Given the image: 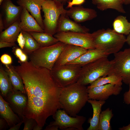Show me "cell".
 I'll list each match as a JSON object with an SVG mask.
<instances>
[{
	"label": "cell",
	"mask_w": 130,
	"mask_h": 130,
	"mask_svg": "<svg viewBox=\"0 0 130 130\" xmlns=\"http://www.w3.org/2000/svg\"><path fill=\"white\" fill-rule=\"evenodd\" d=\"M14 66L23 80L27 97L24 115L34 119L43 127L49 117L62 109L59 101L61 88L54 81L50 70L36 67L27 61Z\"/></svg>",
	"instance_id": "cell-1"
},
{
	"label": "cell",
	"mask_w": 130,
	"mask_h": 130,
	"mask_svg": "<svg viewBox=\"0 0 130 130\" xmlns=\"http://www.w3.org/2000/svg\"><path fill=\"white\" fill-rule=\"evenodd\" d=\"M85 86L77 82L61 88L60 103L63 110L71 116L75 117L89 99Z\"/></svg>",
	"instance_id": "cell-2"
},
{
	"label": "cell",
	"mask_w": 130,
	"mask_h": 130,
	"mask_svg": "<svg viewBox=\"0 0 130 130\" xmlns=\"http://www.w3.org/2000/svg\"><path fill=\"white\" fill-rule=\"evenodd\" d=\"M91 33L95 48L108 56L120 51L126 42L124 35L116 32L113 29H102Z\"/></svg>",
	"instance_id": "cell-3"
},
{
	"label": "cell",
	"mask_w": 130,
	"mask_h": 130,
	"mask_svg": "<svg viewBox=\"0 0 130 130\" xmlns=\"http://www.w3.org/2000/svg\"><path fill=\"white\" fill-rule=\"evenodd\" d=\"M114 61L103 57L82 66L77 82L86 86L98 78L113 74Z\"/></svg>",
	"instance_id": "cell-4"
},
{
	"label": "cell",
	"mask_w": 130,
	"mask_h": 130,
	"mask_svg": "<svg viewBox=\"0 0 130 130\" xmlns=\"http://www.w3.org/2000/svg\"><path fill=\"white\" fill-rule=\"evenodd\" d=\"M66 44L59 41L52 46L40 47L28 55L29 62L36 67L51 70Z\"/></svg>",
	"instance_id": "cell-5"
},
{
	"label": "cell",
	"mask_w": 130,
	"mask_h": 130,
	"mask_svg": "<svg viewBox=\"0 0 130 130\" xmlns=\"http://www.w3.org/2000/svg\"><path fill=\"white\" fill-rule=\"evenodd\" d=\"M64 5L55 0L45 1L42 6L44 19L43 20L44 32L52 36L57 33V29L60 16L66 13Z\"/></svg>",
	"instance_id": "cell-6"
},
{
	"label": "cell",
	"mask_w": 130,
	"mask_h": 130,
	"mask_svg": "<svg viewBox=\"0 0 130 130\" xmlns=\"http://www.w3.org/2000/svg\"><path fill=\"white\" fill-rule=\"evenodd\" d=\"M82 66L75 64L54 65L50 70L54 81L59 88H62L77 82L79 78Z\"/></svg>",
	"instance_id": "cell-7"
},
{
	"label": "cell",
	"mask_w": 130,
	"mask_h": 130,
	"mask_svg": "<svg viewBox=\"0 0 130 130\" xmlns=\"http://www.w3.org/2000/svg\"><path fill=\"white\" fill-rule=\"evenodd\" d=\"M59 41L87 49L95 48L91 33L72 32H58L53 36Z\"/></svg>",
	"instance_id": "cell-8"
},
{
	"label": "cell",
	"mask_w": 130,
	"mask_h": 130,
	"mask_svg": "<svg viewBox=\"0 0 130 130\" xmlns=\"http://www.w3.org/2000/svg\"><path fill=\"white\" fill-rule=\"evenodd\" d=\"M113 74L121 77L127 84L130 83V48L114 54Z\"/></svg>",
	"instance_id": "cell-9"
},
{
	"label": "cell",
	"mask_w": 130,
	"mask_h": 130,
	"mask_svg": "<svg viewBox=\"0 0 130 130\" xmlns=\"http://www.w3.org/2000/svg\"><path fill=\"white\" fill-rule=\"evenodd\" d=\"M54 121L51 122L49 125L57 126L62 130H68L73 128L77 130H83V125L86 120L85 117L77 115L71 116L64 110L59 109L52 116Z\"/></svg>",
	"instance_id": "cell-10"
},
{
	"label": "cell",
	"mask_w": 130,
	"mask_h": 130,
	"mask_svg": "<svg viewBox=\"0 0 130 130\" xmlns=\"http://www.w3.org/2000/svg\"><path fill=\"white\" fill-rule=\"evenodd\" d=\"M87 89L89 99L105 101L111 95L119 94L122 88L121 86L109 84Z\"/></svg>",
	"instance_id": "cell-11"
},
{
	"label": "cell",
	"mask_w": 130,
	"mask_h": 130,
	"mask_svg": "<svg viewBox=\"0 0 130 130\" xmlns=\"http://www.w3.org/2000/svg\"><path fill=\"white\" fill-rule=\"evenodd\" d=\"M13 111L22 119L24 113L27 103L26 94L20 91L13 90L4 98Z\"/></svg>",
	"instance_id": "cell-12"
},
{
	"label": "cell",
	"mask_w": 130,
	"mask_h": 130,
	"mask_svg": "<svg viewBox=\"0 0 130 130\" xmlns=\"http://www.w3.org/2000/svg\"><path fill=\"white\" fill-rule=\"evenodd\" d=\"M1 5L2 11L1 13L5 29L20 20L23 7L15 5L11 0H4Z\"/></svg>",
	"instance_id": "cell-13"
},
{
	"label": "cell",
	"mask_w": 130,
	"mask_h": 130,
	"mask_svg": "<svg viewBox=\"0 0 130 130\" xmlns=\"http://www.w3.org/2000/svg\"><path fill=\"white\" fill-rule=\"evenodd\" d=\"M66 14L69 17L78 23L91 20L97 16L95 10L85 8L81 5L70 8L67 10Z\"/></svg>",
	"instance_id": "cell-14"
},
{
	"label": "cell",
	"mask_w": 130,
	"mask_h": 130,
	"mask_svg": "<svg viewBox=\"0 0 130 130\" xmlns=\"http://www.w3.org/2000/svg\"><path fill=\"white\" fill-rule=\"evenodd\" d=\"M87 50L80 47L67 44L54 65H61L67 64L77 58Z\"/></svg>",
	"instance_id": "cell-15"
},
{
	"label": "cell",
	"mask_w": 130,
	"mask_h": 130,
	"mask_svg": "<svg viewBox=\"0 0 130 130\" xmlns=\"http://www.w3.org/2000/svg\"><path fill=\"white\" fill-rule=\"evenodd\" d=\"M89 31V29L85 26L71 20L66 13L60 16L57 29V33L69 31L87 33Z\"/></svg>",
	"instance_id": "cell-16"
},
{
	"label": "cell",
	"mask_w": 130,
	"mask_h": 130,
	"mask_svg": "<svg viewBox=\"0 0 130 130\" xmlns=\"http://www.w3.org/2000/svg\"><path fill=\"white\" fill-rule=\"evenodd\" d=\"M44 1V0H17L16 1L19 6L25 8L30 12L43 29V20L41 15V10Z\"/></svg>",
	"instance_id": "cell-17"
},
{
	"label": "cell",
	"mask_w": 130,
	"mask_h": 130,
	"mask_svg": "<svg viewBox=\"0 0 130 130\" xmlns=\"http://www.w3.org/2000/svg\"><path fill=\"white\" fill-rule=\"evenodd\" d=\"M20 25L21 31L28 32H44V31L28 11L23 7L20 17Z\"/></svg>",
	"instance_id": "cell-18"
},
{
	"label": "cell",
	"mask_w": 130,
	"mask_h": 130,
	"mask_svg": "<svg viewBox=\"0 0 130 130\" xmlns=\"http://www.w3.org/2000/svg\"><path fill=\"white\" fill-rule=\"evenodd\" d=\"M0 114L1 117L5 119L10 128L20 122L21 120L15 114L8 103L0 95Z\"/></svg>",
	"instance_id": "cell-19"
},
{
	"label": "cell",
	"mask_w": 130,
	"mask_h": 130,
	"mask_svg": "<svg viewBox=\"0 0 130 130\" xmlns=\"http://www.w3.org/2000/svg\"><path fill=\"white\" fill-rule=\"evenodd\" d=\"M108 56L99 49L96 48L90 49L77 58L67 64H79L82 66L100 58Z\"/></svg>",
	"instance_id": "cell-20"
},
{
	"label": "cell",
	"mask_w": 130,
	"mask_h": 130,
	"mask_svg": "<svg viewBox=\"0 0 130 130\" xmlns=\"http://www.w3.org/2000/svg\"><path fill=\"white\" fill-rule=\"evenodd\" d=\"M88 102L91 105L93 109V115L92 118L89 119L88 122L90 124V126L87 130H98L102 107L105 103V101L89 99Z\"/></svg>",
	"instance_id": "cell-21"
},
{
	"label": "cell",
	"mask_w": 130,
	"mask_h": 130,
	"mask_svg": "<svg viewBox=\"0 0 130 130\" xmlns=\"http://www.w3.org/2000/svg\"><path fill=\"white\" fill-rule=\"evenodd\" d=\"M92 3L101 11L112 9L122 13H126L122 0H92Z\"/></svg>",
	"instance_id": "cell-22"
},
{
	"label": "cell",
	"mask_w": 130,
	"mask_h": 130,
	"mask_svg": "<svg viewBox=\"0 0 130 130\" xmlns=\"http://www.w3.org/2000/svg\"><path fill=\"white\" fill-rule=\"evenodd\" d=\"M20 22V20L0 32V41L15 43L17 41L18 36L21 31Z\"/></svg>",
	"instance_id": "cell-23"
},
{
	"label": "cell",
	"mask_w": 130,
	"mask_h": 130,
	"mask_svg": "<svg viewBox=\"0 0 130 130\" xmlns=\"http://www.w3.org/2000/svg\"><path fill=\"white\" fill-rule=\"evenodd\" d=\"M5 69L8 76L13 90L26 94L22 79L14 67L11 65H5Z\"/></svg>",
	"instance_id": "cell-24"
},
{
	"label": "cell",
	"mask_w": 130,
	"mask_h": 130,
	"mask_svg": "<svg viewBox=\"0 0 130 130\" xmlns=\"http://www.w3.org/2000/svg\"><path fill=\"white\" fill-rule=\"evenodd\" d=\"M41 47H47L54 45L59 41L56 38L45 32H28Z\"/></svg>",
	"instance_id": "cell-25"
},
{
	"label": "cell",
	"mask_w": 130,
	"mask_h": 130,
	"mask_svg": "<svg viewBox=\"0 0 130 130\" xmlns=\"http://www.w3.org/2000/svg\"><path fill=\"white\" fill-rule=\"evenodd\" d=\"M0 90L1 95L4 98L13 90L8 74L2 63L0 65Z\"/></svg>",
	"instance_id": "cell-26"
},
{
	"label": "cell",
	"mask_w": 130,
	"mask_h": 130,
	"mask_svg": "<svg viewBox=\"0 0 130 130\" xmlns=\"http://www.w3.org/2000/svg\"><path fill=\"white\" fill-rule=\"evenodd\" d=\"M112 26L113 29L118 33L128 35L130 33V22L125 16H117L113 21Z\"/></svg>",
	"instance_id": "cell-27"
},
{
	"label": "cell",
	"mask_w": 130,
	"mask_h": 130,
	"mask_svg": "<svg viewBox=\"0 0 130 130\" xmlns=\"http://www.w3.org/2000/svg\"><path fill=\"white\" fill-rule=\"evenodd\" d=\"M122 79L121 77L113 74L98 78L91 84L87 88H90L109 84L122 86Z\"/></svg>",
	"instance_id": "cell-28"
},
{
	"label": "cell",
	"mask_w": 130,
	"mask_h": 130,
	"mask_svg": "<svg viewBox=\"0 0 130 130\" xmlns=\"http://www.w3.org/2000/svg\"><path fill=\"white\" fill-rule=\"evenodd\" d=\"M113 116L112 110L108 108L101 112L99 118L98 130H111L110 120Z\"/></svg>",
	"instance_id": "cell-29"
},
{
	"label": "cell",
	"mask_w": 130,
	"mask_h": 130,
	"mask_svg": "<svg viewBox=\"0 0 130 130\" xmlns=\"http://www.w3.org/2000/svg\"><path fill=\"white\" fill-rule=\"evenodd\" d=\"M21 32L25 40V44L23 50L25 53L29 55L41 47L29 32Z\"/></svg>",
	"instance_id": "cell-30"
},
{
	"label": "cell",
	"mask_w": 130,
	"mask_h": 130,
	"mask_svg": "<svg viewBox=\"0 0 130 130\" xmlns=\"http://www.w3.org/2000/svg\"><path fill=\"white\" fill-rule=\"evenodd\" d=\"M12 52L19 59L20 63H24L27 61L28 57L21 49L17 46L13 47Z\"/></svg>",
	"instance_id": "cell-31"
},
{
	"label": "cell",
	"mask_w": 130,
	"mask_h": 130,
	"mask_svg": "<svg viewBox=\"0 0 130 130\" xmlns=\"http://www.w3.org/2000/svg\"><path fill=\"white\" fill-rule=\"evenodd\" d=\"M22 119L24 123L23 130H32L34 127L38 124L36 121L32 118H28L23 115Z\"/></svg>",
	"instance_id": "cell-32"
},
{
	"label": "cell",
	"mask_w": 130,
	"mask_h": 130,
	"mask_svg": "<svg viewBox=\"0 0 130 130\" xmlns=\"http://www.w3.org/2000/svg\"><path fill=\"white\" fill-rule=\"evenodd\" d=\"M0 59L1 63L5 65H11L12 62L11 57L7 54L5 53L1 55Z\"/></svg>",
	"instance_id": "cell-33"
},
{
	"label": "cell",
	"mask_w": 130,
	"mask_h": 130,
	"mask_svg": "<svg viewBox=\"0 0 130 130\" xmlns=\"http://www.w3.org/2000/svg\"><path fill=\"white\" fill-rule=\"evenodd\" d=\"M16 41L20 47L23 50L25 43V38L21 31L18 36Z\"/></svg>",
	"instance_id": "cell-34"
},
{
	"label": "cell",
	"mask_w": 130,
	"mask_h": 130,
	"mask_svg": "<svg viewBox=\"0 0 130 130\" xmlns=\"http://www.w3.org/2000/svg\"><path fill=\"white\" fill-rule=\"evenodd\" d=\"M85 0H71L67 2V8H70L74 5H81L85 2Z\"/></svg>",
	"instance_id": "cell-35"
},
{
	"label": "cell",
	"mask_w": 130,
	"mask_h": 130,
	"mask_svg": "<svg viewBox=\"0 0 130 130\" xmlns=\"http://www.w3.org/2000/svg\"><path fill=\"white\" fill-rule=\"evenodd\" d=\"M129 85L128 91L125 92L123 95L124 101L125 104H130V83Z\"/></svg>",
	"instance_id": "cell-36"
},
{
	"label": "cell",
	"mask_w": 130,
	"mask_h": 130,
	"mask_svg": "<svg viewBox=\"0 0 130 130\" xmlns=\"http://www.w3.org/2000/svg\"><path fill=\"white\" fill-rule=\"evenodd\" d=\"M9 127V126L6 120L1 117L0 118V130H6Z\"/></svg>",
	"instance_id": "cell-37"
},
{
	"label": "cell",
	"mask_w": 130,
	"mask_h": 130,
	"mask_svg": "<svg viewBox=\"0 0 130 130\" xmlns=\"http://www.w3.org/2000/svg\"><path fill=\"white\" fill-rule=\"evenodd\" d=\"M17 45L15 43H12L8 42L0 41V48L6 47H12L16 46Z\"/></svg>",
	"instance_id": "cell-38"
},
{
	"label": "cell",
	"mask_w": 130,
	"mask_h": 130,
	"mask_svg": "<svg viewBox=\"0 0 130 130\" xmlns=\"http://www.w3.org/2000/svg\"><path fill=\"white\" fill-rule=\"evenodd\" d=\"M23 123V121L22 119L21 120V121L14 125L12 127L10 128L8 130H19L22 124Z\"/></svg>",
	"instance_id": "cell-39"
},
{
	"label": "cell",
	"mask_w": 130,
	"mask_h": 130,
	"mask_svg": "<svg viewBox=\"0 0 130 130\" xmlns=\"http://www.w3.org/2000/svg\"><path fill=\"white\" fill-rule=\"evenodd\" d=\"M59 128L55 125H49L46 126L45 130H58Z\"/></svg>",
	"instance_id": "cell-40"
},
{
	"label": "cell",
	"mask_w": 130,
	"mask_h": 130,
	"mask_svg": "<svg viewBox=\"0 0 130 130\" xmlns=\"http://www.w3.org/2000/svg\"><path fill=\"white\" fill-rule=\"evenodd\" d=\"M5 29V27L2 18V15L1 13L0 14V32H1Z\"/></svg>",
	"instance_id": "cell-41"
},
{
	"label": "cell",
	"mask_w": 130,
	"mask_h": 130,
	"mask_svg": "<svg viewBox=\"0 0 130 130\" xmlns=\"http://www.w3.org/2000/svg\"><path fill=\"white\" fill-rule=\"evenodd\" d=\"M120 130H130V124L126 126H124L119 128Z\"/></svg>",
	"instance_id": "cell-42"
},
{
	"label": "cell",
	"mask_w": 130,
	"mask_h": 130,
	"mask_svg": "<svg viewBox=\"0 0 130 130\" xmlns=\"http://www.w3.org/2000/svg\"><path fill=\"white\" fill-rule=\"evenodd\" d=\"M43 127L39 126L38 124L36 125L33 128V130H42Z\"/></svg>",
	"instance_id": "cell-43"
},
{
	"label": "cell",
	"mask_w": 130,
	"mask_h": 130,
	"mask_svg": "<svg viewBox=\"0 0 130 130\" xmlns=\"http://www.w3.org/2000/svg\"><path fill=\"white\" fill-rule=\"evenodd\" d=\"M58 1L63 4L64 5L67 2L71 0H55Z\"/></svg>",
	"instance_id": "cell-44"
},
{
	"label": "cell",
	"mask_w": 130,
	"mask_h": 130,
	"mask_svg": "<svg viewBox=\"0 0 130 130\" xmlns=\"http://www.w3.org/2000/svg\"><path fill=\"white\" fill-rule=\"evenodd\" d=\"M126 43L130 46V33L128 35L126 38Z\"/></svg>",
	"instance_id": "cell-45"
},
{
	"label": "cell",
	"mask_w": 130,
	"mask_h": 130,
	"mask_svg": "<svg viewBox=\"0 0 130 130\" xmlns=\"http://www.w3.org/2000/svg\"><path fill=\"white\" fill-rule=\"evenodd\" d=\"M124 4L125 5H128L130 4V0H122Z\"/></svg>",
	"instance_id": "cell-46"
},
{
	"label": "cell",
	"mask_w": 130,
	"mask_h": 130,
	"mask_svg": "<svg viewBox=\"0 0 130 130\" xmlns=\"http://www.w3.org/2000/svg\"><path fill=\"white\" fill-rule=\"evenodd\" d=\"M4 0H0V5H1L2 2Z\"/></svg>",
	"instance_id": "cell-47"
},
{
	"label": "cell",
	"mask_w": 130,
	"mask_h": 130,
	"mask_svg": "<svg viewBox=\"0 0 130 130\" xmlns=\"http://www.w3.org/2000/svg\"><path fill=\"white\" fill-rule=\"evenodd\" d=\"M44 0L45 1H47V0Z\"/></svg>",
	"instance_id": "cell-48"
},
{
	"label": "cell",
	"mask_w": 130,
	"mask_h": 130,
	"mask_svg": "<svg viewBox=\"0 0 130 130\" xmlns=\"http://www.w3.org/2000/svg\"></svg>",
	"instance_id": "cell-49"
}]
</instances>
